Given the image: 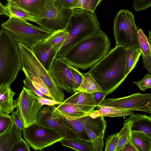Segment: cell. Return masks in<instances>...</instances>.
<instances>
[{
    "label": "cell",
    "instance_id": "cell-11",
    "mask_svg": "<svg viewBox=\"0 0 151 151\" xmlns=\"http://www.w3.org/2000/svg\"><path fill=\"white\" fill-rule=\"evenodd\" d=\"M38 97L23 87L19 97L14 100V107H18L25 128L35 124L37 114L43 107L39 103Z\"/></svg>",
    "mask_w": 151,
    "mask_h": 151
},
{
    "label": "cell",
    "instance_id": "cell-20",
    "mask_svg": "<svg viewBox=\"0 0 151 151\" xmlns=\"http://www.w3.org/2000/svg\"><path fill=\"white\" fill-rule=\"evenodd\" d=\"M15 93L10 85L2 84L0 86V112L6 114L11 113L15 108L13 97Z\"/></svg>",
    "mask_w": 151,
    "mask_h": 151
},
{
    "label": "cell",
    "instance_id": "cell-6",
    "mask_svg": "<svg viewBox=\"0 0 151 151\" xmlns=\"http://www.w3.org/2000/svg\"><path fill=\"white\" fill-rule=\"evenodd\" d=\"M1 27L18 44H21L30 49L53 32L31 24L27 20L14 16L2 23Z\"/></svg>",
    "mask_w": 151,
    "mask_h": 151
},
{
    "label": "cell",
    "instance_id": "cell-21",
    "mask_svg": "<svg viewBox=\"0 0 151 151\" xmlns=\"http://www.w3.org/2000/svg\"><path fill=\"white\" fill-rule=\"evenodd\" d=\"M53 111L58 116L67 119L78 118L87 113L72 105L63 102L57 107L53 106Z\"/></svg>",
    "mask_w": 151,
    "mask_h": 151
},
{
    "label": "cell",
    "instance_id": "cell-4",
    "mask_svg": "<svg viewBox=\"0 0 151 151\" xmlns=\"http://www.w3.org/2000/svg\"><path fill=\"white\" fill-rule=\"evenodd\" d=\"M22 67L18 44L3 29L0 30V86L10 85Z\"/></svg>",
    "mask_w": 151,
    "mask_h": 151
},
{
    "label": "cell",
    "instance_id": "cell-14",
    "mask_svg": "<svg viewBox=\"0 0 151 151\" xmlns=\"http://www.w3.org/2000/svg\"><path fill=\"white\" fill-rule=\"evenodd\" d=\"M107 122L104 117H91L87 114L85 130L90 140L92 151H102L104 145V137L106 128Z\"/></svg>",
    "mask_w": 151,
    "mask_h": 151
},
{
    "label": "cell",
    "instance_id": "cell-19",
    "mask_svg": "<svg viewBox=\"0 0 151 151\" xmlns=\"http://www.w3.org/2000/svg\"><path fill=\"white\" fill-rule=\"evenodd\" d=\"M86 114L83 116L74 119L60 118L69 129L78 138L88 141L90 143V139L85 130V121Z\"/></svg>",
    "mask_w": 151,
    "mask_h": 151
},
{
    "label": "cell",
    "instance_id": "cell-28",
    "mask_svg": "<svg viewBox=\"0 0 151 151\" xmlns=\"http://www.w3.org/2000/svg\"><path fill=\"white\" fill-rule=\"evenodd\" d=\"M69 34L67 29L58 30L53 32L45 40L58 52L64 43Z\"/></svg>",
    "mask_w": 151,
    "mask_h": 151
},
{
    "label": "cell",
    "instance_id": "cell-43",
    "mask_svg": "<svg viewBox=\"0 0 151 151\" xmlns=\"http://www.w3.org/2000/svg\"><path fill=\"white\" fill-rule=\"evenodd\" d=\"M122 151H139L130 134L123 147Z\"/></svg>",
    "mask_w": 151,
    "mask_h": 151
},
{
    "label": "cell",
    "instance_id": "cell-39",
    "mask_svg": "<svg viewBox=\"0 0 151 151\" xmlns=\"http://www.w3.org/2000/svg\"><path fill=\"white\" fill-rule=\"evenodd\" d=\"M151 0H133V7L137 12L145 10L150 6Z\"/></svg>",
    "mask_w": 151,
    "mask_h": 151
},
{
    "label": "cell",
    "instance_id": "cell-16",
    "mask_svg": "<svg viewBox=\"0 0 151 151\" xmlns=\"http://www.w3.org/2000/svg\"><path fill=\"white\" fill-rule=\"evenodd\" d=\"M63 102L72 105L86 113L96 107L91 93L80 91H76Z\"/></svg>",
    "mask_w": 151,
    "mask_h": 151
},
{
    "label": "cell",
    "instance_id": "cell-13",
    "mask_svg": "<svg viewBox=\"0 0 151 151\" xmlns=\"http://www.w3.org/2000/svg\"><path fill=\"white\" fill-rule=\"evenodd\" d=\"M49 72L59 88L70 94L75 93L70 65L60 57H56Z\"/></svg>",
    "mask_w": 151,
    "mask_h": 151
},
{
    "label": "cell",
    "instance_id": "cell-8",
    "mask_svg": "<svg viewBox=\"0 0 151 151\" xmlns=\"http://www.w3.org/2000/svg\"><path fill=\"white\" fill-rule=\"evenodd\" d=\"M72 13V9L64 7L58 0H52L39 18L38 24L52 32L66 29Z\"/></svg>",
    "mask_w": 151,
    "mask_h": 151
},
{
    "label": "cell",
    "instance_id": "cell-17",
    "mask_svg": "<svg viewBox=\"0 0 151 151\" xmlns=\"http://www.w3.org/2000/svg\"><path fill=\"white\" fill-rule=\"evenodd\" d=\"M21 137V131L13 123L0 134V151H11Z\"/></svg>",
    "mask_w": 151,
    "mask_h": 151
},
{
    "label": "cell",
    "instance_id": "cell-22",
    "mask_svg": "<svg viewBox=\"0 0 151 151\" xmlns=\"http://www.w3.org/2000/svg\"><path fill=\"white\" fill-rule=\"evenodd\" d=\"M128 119L132 122L130 131L142 132L151 137L150 116L133 113Z\"/></svg>",
    "mask_w": 151,
    "mask_h": 151
},
{
    "label": "cell",
    "instance_id": "cell-1",
    "mask_svg": "<svg viewBox=\"0 0 151 151\" xmlns=\"http://www.w3.org/2000/svg\"><path fill=\"white\" fill-rule=\"evenodd\" d=\"M126 47L117 45L87 73L106 95L114 91L127 76L125 75Z\"/></svg>",
    "mask_w": 151,
    "mask_h": 151
},
{
    "label": "cell",
    "instance_id": "cell-3",
    "mask_svg": "<svg viewBox=\"0 0 151 151\" xmlns=\"http://www.w3.org/2000/svg\"><path fill=\"white\" fill-rule=\"evenodd\" d=\"M71 29L56 56L61 57L81 42L101 29L95 13L83 9H71Z\"/></svg>",
    "mask_w": 151,
    "mask_h": 151
},
{
    "label": "cell",
    "instance_id": "cell-18",
    "mask_svg": "<svg viewBox=\"0 0 151 151\" xmlns=\"http://www.w3.org/2000/svg\"><path fill=\"white\" fill-rule=\"evenodd\" d=\"M52 0H15L14 3L39 18Z\"/></svg>",
    "mask_w": 151,
    "mask_h": 151
},
{
    "label": "cell",
    "instance_id": "cell-30",
    "mask_svg": "<svg viewBox=\"0 0 151 151\" xmlns=\"http://www.w3.org/2000/svg\"><path fill=\"white\" fill-rule=\"evenodd\" d=\"M126 49L125 75L127 76L135 68L142 54L139 48L135 49L126 48Z\"/></svg>",
    "mask_w": 151,
    "mask_h": 151
},
{
    "label": "cell",
    "instance_id": "cell-41",
    "mask_svg": "<svg viewBox=\"0 0 151 151\" xmlns=\"http://www.w3.org/2000/svg\"><path fill=\"white\" fill-rule=\"evenodd\" d=\"M93 99L96 107H99L105 99L106 95L102 91H96L91 93Z\"/></svg>",
    "mask_w": 151,
    "mask_h": 151
},
{
    "label": "cell",
    "instance_id": "cell-34",
    "mask_svg": "<svg viewBox=\"0 0 151 151\" xmlns=\"http://www.w3.org/2000/svg\"><path fill=\"white\" fill-rule=\"evenodd\" d=\"M139 89L142 91L151 88V75L147 74L141 80L137 82H133Z\"/></svg>",
    "mask_w": 151,
    "mask_h": 151
},
{
    "label": "cell",
    "instance_id": "cell-27",
    "mask_svg": "<svg viewBox=\"0 0 151 151\" xmlns=\"http://www.w3.org/2000/svg\"><path fill=\"white\" fill-rule=\"evenodd\" d=\"M63 146L79 151H92L90 143L78 138L64 139L60 141Z\"/></svg>",
    "mask_w": 151,
    "mask_h": 151
},
{
    "label": "cell",
    "instance_id": "cell-25",
    "mask_svg": "<svg viewBox=\"0 0 151 151\" xmlns=\"http://www.w3.org/2000/svg\"><path fill=\"white\" fill-rule=\"evenodd\" d=\"M8 2L5 6L10 13L11 17H17L38 24L39 18L38 17L33 15L14 3Z\"/></svg>",
    "mask_w": 151,
    "mask_h": 151
},
{
    "label": "cell",
    "instance_id": "cell-26",
    "mask_svg": "<svg viewBox=\"0 0 151 151\" xmlns=\"http://www.w3.org/2000/svg\"><path fill=\"white\" fill-rule=\"evenodd\" d=\"M83 78L81 83L76 91L92 93L93 92L101 91L94 78L89 73H82Z\"/></svg>",
    "mask_w": 151,
    "mask_h": 151
},
{
    "label": "cell",
    "instance_id": "cell-23",
    "mask_svg": "<svg viewBox=\"0 0 151 151\" xmlns=\"http://www.w3.org/2000/svg\"><path fill=\"white\" fill-rule=\"evenodd\" d=\"M98 110H93L88 112L87 114L94 118L99 116L108 117H125L134 113L132 111L117 109L112 107L102 106L98 107Z\"/></svg>",
    "mask_w": 151,
    "mask_h": 151
},
{
    "label": "cell",
    "instance_id": "cell-15",
    "mask_svg": "<svg viewBox=\"0 0 151 151\" xmlns=\"http://www.w3.org/2000/svg\"><path fill=\"white\" fill-rule=\"evenodd\" d=\"M31 50L40 63L49 72L53 62L57 57V51L45 40L37 43Z\"/></svg>",
    "mask_w": 151,
    "mask_h": 151
},
{
    "label": "cell",
    "instance_id": "cell-12",
    "mask_svg": "<svg viewBox=\"0 0 151 151\" xmlns=\"http://www.w3.org/2000/svg\"><path fill=\"white\" fill-rule=\"evenodd\" d=\"M35 124L53 129L63 138H78L69 129L62 119L53 113V106L46 105L42 108L37 114Z\"/></svg>",
    "mask_w": 151,
    "mask_h": 151
},
{
    "label": "cell",
    "instance_id": "cell-47",
    "mask_svg": "<svg viewBox=\"0 0 151 151\" xmlns=\"http://www.w3.org/2000/svg\"><path fill=\"white\" fill-rule=\"evenodd\" d=\"M103 0H91L92 12L93 13L95 12V10L97 7Z\"/></svg>",
    "mask_w": 151,
    "mask_h": 151
},
{
    "label": "cell",
    "instance_id": "cell-36",
    "mask_svg": "<svg viewBox=\"0 0 151 151\" xmlns=\"http://www.w3.org/2000/svg\"><path fill=\"white\" fill-rule=\"evenodd\" d=\"M70 69L72 73L73 81L74 90L75 92L76 90L80 86L83 78L82 73L78 70L70 65Z\"/></svg>",
    "mask_w": 151,
    "mask_h": 151
},
{
    "label": "cell",
    "instance_id": "cell-24",
    "mask_svg": "<svg viewBox=\"0 0 151 151\" xmlns=\"http://www.w3.org/2000/svg\"><path fill=\"white\" fill-rule=\"evenodd\" d=\"M130 134L139 151H151V136L138 131H130Z\"/></svg>",
    "mask_w": 151,
    "mask_h": 151
},
{
    "label": "cell",
    "instance_id": "cell-50",
    "mask_svg": "<svg viewBox=\"0 0 151 151\" xmlns=\"http://www.w3.org/2000/svg\"></svg>",
    "mask_w": 151,
    "mask_h": 151
},
{
    "label": "cell",
    "instance_id": "cell-40",
    "mask_svg": "<svg viewBox=\"0 0 151 151\" xmlns=\"http://www.w3.org/2000/svg\"><path fill=\"white\" fill-rule=\"evenodd\" d=\"M28 143L22 137L14 146L11 151H30Z\"/></svg>",
    "mask_w": 151,
    "mask_h": 151
},
{
    "label": "cell",
    "instance_id": "cell-10",
    "mask_svg": "<svg viewBox=\"0 0 151 151\" xmlns=\"http://www.w3.org/2000/svg\"><path fill=\"white\" fill-rule=\"evenodd\" d=\"M102 106L112 107L131 111H144L150 114L151 94L138 93L118 98L108 99H104L99 106Z\"/></svg>",
    "mask_w": 151,
    "mask_h": 151
},
{
    "label": "cell",
    "instance_id": "cell-31",
    "mask_svg": "<svg viewBox=\"0 0 151 151\" xmlns=\"http://www.w3.org/2000/svg\"><path fill=\"white\" fill-rule=\"evenodd\" d=\"M132 124V121L128 119L124 121L123 128L118 133V142L115 151H122L130 134Z\"/></svg>",
    "mask_w": 151,
    "mask_h": 151
},
{
    "label": "cell",
    "instance_id": "cell-46",
    "mask_svg": "<svg viewBox=\"0 0 151 151\" xmlns=\"http://www.w3.org/2000/svg\"><path fill=\"white\" fill-rule=\"evenodd\" d=\"M4 15L11 17L10 13L5 6L3 5L0 1V15Z\"/></svg>",
    "mask_w": 151,
    "mask_h": 151
},
{
    "label": "cell",
    "instance_id": "cell-44",
    "mask_svg": "<svg viewBox=\"0 0 151 151\" xmlns=\"http://www.w3.org/2000/svg\"><path fill=\"white\" fill-rule=\"evenodd\" d=\"M38 101L39 103L43 106L44 105L53 106L55 105H59L61 103L51 99L40 97H38Z\"/></svg>",
    "mask_w": 151,
    "mask_h": 151
},
{
    "label": "cell",
    "instance_id": "cell-37",
    "mask_svg": "<svg viewBox=\"0 0 151 151\" xmlns=\"http://www.w3.org/2000/svg\"><path fill=\"white\" fill-rule=\"evenodd\" d=\"M16 108H17L16 111L12 112V116L13 123L21 131L25 128L24 124L18 107L17 106Z\"/></svg>",
    "mask_w": 151,
    "mask_h": 151
},
{
    "label": "cell",
    "instance_id": "cell-33",
    "mask_svg": "<svg viewBox=\"0 0 151 151\" xmlns=\"http://www.w3.org/2000/svg\"><path fill=\"white\" fill-rule=\"evenodd\" d=\"M13 123L12 116L0 112V134Z\"/></svg>",
    "mask_w": 151,
    "mask_h": 151
},
{
    "label": "cell",
    "instance_id": "cell-35",
    "mask_svg": "<svg viewBox=\"0 0 151 151\" xmlns=\"http://www.w3.org/2000/svg\"><path fill=\"white\" fill-rule=\"evenodd\" d=\"M24 74L25 76V78L23 81V83L24 87L29 90L36 95L40 97L51 99L37 90L32 84V81L29 76L26 74Z\"/></svg>",
    "mask_w": 151,
    "mask_h": 151
},
{
    "label": "cell",
    "instance_id": "cell-2",
    "mask_svg": "<svg viewBox=\"0 0 151 151\" xmlns=\"http://www.w3.org/2000/svg\"><path fill=\"white\" fill-rule=\"evenodd\" d=\"M110 46L109 37L101 29L60 58L75 68L86 70L105 56L110 50Z\"/></svg>",
    "mask_w": 151,
    "mask_h": 151
},
{
    "label": "cell",
    "instance_id": "cell-49",
    "mask_svg": "<svg viewBox=\"0 0 151 151\" xmlns=\"http://www.w3.org/2000/svg\"><path fill=\"white\" fill-rule=\"evenodd\" d=\"M54 2H55L57 1V0H52Z\"/></svg>",
    "mask_w": 151,
    "mask_h": 151
},
{
    "label": "cell",
    "instance_id": "cell-32",
    "mask_svg": "<svg viewBox=\"0 0 151 151\" xmlns=\"http://www.w3.org/2000/svg\"><path fill=\"white\" fill-rule=\"evenodd\" d=\"M118 134L117 133L107 137L105 151H115L118 142Z\"/></svg>",
    "mask_w": 151,
    "mask_h": 151
},
{
    "label": "cell",
    "instance_id": "cell-29",
    "mask_svg": "<svg viewBox=\"0 0 151 151\" xmlns=\"http://www.w3.org/2000/svg\"><path fill=\"white\" fill-rule=\"evenodd\" d=\"M138 42L142 56H151V34L148 31L149 37L144 33L142 29L137 26Z\"/></svg>",
    "mask_w": 151,
    "mask_h": 151
},
{
    "label": "cell",
    "instance_id": "cell-5",
    "mask_svg": "<svg viewBox=\"0 0 151 151\" xmlns=\"http://www.w3.org/2000/svg\"><path fill=\"white\" fill-rule=\"evenodd\" d=\"M22 67L24 74L30 78H35L42 81L47 87L52 99L62 103L65 96L47 71L37 59L32 50L24 45L18 44Z\"/></svg>",
    "mask_w": 151,
    "mask_h": 151
},
{
    "label": "cell",
    "instance_id": "cell-38",
    "mask_svg": "<svg viewBox=\"0 0 151 151\" xmlns=\"http://www.w3.org/2000/svg\"><path fill=\"white\" fill-rule=\"evenodd\" d=\"M29 78L32 84L37 90L52 99L48 88L42 81L35 78Z\"/></svg>",
    "mask_w": 151,
    "mask_h": 151
},
{
    "label": "cell",
    "instance_id": "cell-45",
    "mask_svg": "<svg viewBox=\"0 0 151 151\" xmlns=\"http://www.w3.org/2000/svg\"><path fill=\"white\" fill-rule=\"evenodd\" d=\"M60 4L64 7L72 9L76 4L78 0H58Z\"/></svg>",
    "mask_w": 151,
    "mask_h": 151
},
{
    "label": "cell",
    "instance_id": "cell-48",
    "mask_svg": "<svg viewBox=\"0 0 151 151\" xmlns=\"http://www.w3.org/2000/svg\"><path fill=\"white\" fill-rule=\"evenodd\" d=\"M8 2H11L13 3H14L15 2V0H6Z\"/></svg>",
    "mask_w": 151,
    "mask_h": 151
},
{
    "label": "cell",
    "instance_id": "cell-42",
    "mask_svg": "<svg viewBox=\"0 0 151 151\" xmlns=\"http://www.w3.org/2000/svg\"><path fill=\"white\" fill-rule=\"evenodd\" d=\"M74 8H81L93 12L91 0H78Z\"/></svg>",
    "mask_w": 151,
    "mask_h": 151
},
{
    "label": "cell",
    "instance_id": "cell-7",
    "mask_svg": "<svg viewBox=\"0 0 151 151\" xmlns=\"http://www.w3.org/2000/svg\"><path fill=\"white\" fill-rule=\"evenodd\" d=\"M137 27L133 13L127 9H121L114 21L113 33L116 45L126 48H139Z\"/></svg>",
    "mask_w": 151,
    "mask_h": 151
},
{
    "label": "cell",
    "instance_id": "cell-9",
    "mask_svg": "<svg viewBox=\"0 0 151 151\" xmlns=\"http://www.w3.org/2000/svg\"><path fill=\"white\" fill-rule=\"evenodd\" d=\"M22 133L25 140L35 150H42L63 138L53 129L35 124L25 128Z\"/></svg>",
    "mask_w": 151,
    "mask_h": 151
}]
</instances>
